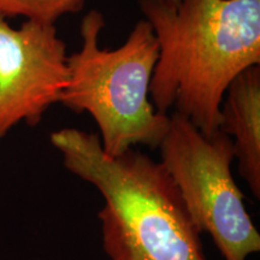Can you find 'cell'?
<instances>
[{
    "mask_svg": "<svg viewBox=\"0 0 260 260\" xmlns=\"http://www.w3.org/2000/svg\"><path fill=\"white\" fill-rule=\"evenodd\" d=\"M104 27L105 19L98 10L83 16L81 48L68 56L69 79L59 104L93 117L109 155L117 157L138 145L158 148L170 116L158 112L149 96L159 56L153 28L140 19L124 44L106 50L99 42Z\"/></svg>",
    "mask_w": 260,
    "mask_h": 260,
    "instance_id": "obj_3",
    "label": "cell"
},
{
    "mask_svg": "<svg viewBox=\"0 0 260 260\" xmlns=\"http://www.w3.org/2000/svg\"><path fill=\"white\" fill-rule=\"evenodd\" d=\"M139 6L159 47L152 104L164 115L175 106L213 135L228 87L260 65V0H140Z\"/></svg>",
    "mask_w": 260,
    "mask_h": 260,
    "instance_id": "obj_1",
    "label": "cell"
},
{
    "mask_svg": "<svg viewBox=\"0 0 260 260\" xmlns=\"http://www.w3.org/2000/svg\"><path fill=\"white\" fill-rule=\"evenodd\" d=\"M158 148L198 232L209 234L224 260H247L258 253L260 234L232 172V139L220 130L205 135L174 112Z\"/></svg>",
    "mask_w": 260,
    "mask_h": 260,
    "instance_id": "obj_4",
    "label": "cell"
},
{
    "mask_svg": "<svg viewBox=\"0 0 260 260\" xmlns=\"http://www.w3.org/2000/svg\"><path fill=\"white\" fill-rule=\"evenodd\" d=\"M64 167L98 189L103 248L110 260H206L200 233L161 161L130 148L112 157L98 134L53 132Z\"/></svg>",
    "mask_w": 260,
    "mask_h": 260,
    "instance_id": "obj_2",
    "label": "cell"
},
{
    "mask_svg": "<svg viewBox=\"0 0 260 260\" xmlns=\"http://www.w3.org/2000/svg\"><path fill=\"white\" fill-rule=\"evenodd\" d=\"M67 60L56 24L24 21L14 28L0 16V140L21 122L37 126L59 104L69 79Z\"/></svg>",
    "mask_w": 260,
    "mask_h": 260,
    "instance_id": "obj_5",
    "label": "cell"
},
{
    "mask_svg": "<svg viewBox=\"0 0 260 260\" xmlns=\"http://www.w3.org/2000/svg\"><path fill=\"white\" fill-rule=\"evenodd\" d=\"M177 3L178 0H164ZM84 0H0V16L23 17L25 21L56 24L61 16L82 10Z\"/></svg>",
    "mask_w": 260,
    "mask_h": 260,
    "instance_id": "obj_7",
    "label": "cell"
},
{
    "mask_svg": "<svg viewBox=\"0 0 260 260\" xmlns=\"http://www.w3.org/2000/svg\"><path fill=\"white\" fill-rule=\"evenodd\" d=\"M220 132L232 139L239 172L252 194L260 198V67L248 68L228 87Z\"/></svg>",
    "mask_w": 260,
    "mask_h": 260,
    "instance_id": "obj_6",
    "label": "cell"
}]
</instances>
